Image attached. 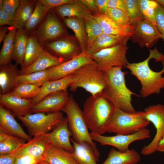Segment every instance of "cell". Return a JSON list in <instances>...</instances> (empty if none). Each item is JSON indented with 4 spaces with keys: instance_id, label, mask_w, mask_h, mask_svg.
Masks as SVG:
<instances>
[{
    "instance_id": "1",
    "label": "cell",
    "mask_w": 164,
    "mask_h": 164,
    "mask_svg": "<svg viewBox=\"0 0 164 164\" xmlns=\"http://www.w3.org/2000/svg\"><path fill=\"white\" fill-rule=\"evenodd\" d=\"M149 51V56L143 61L129 63L125 67L140 81V93L143 97L158 94L164 88V55L156 47Z\"/></svg>"
},
{
    "instance_id": "2",
    "label": "cell",
    "mask_w": 164,
    "mask_h": 164,
    "mask_svg": "<svg viewBox=\"0 0 164 164\" xmlns=\"http://www.w3.org/2000/svg\"><path fill=\"white\" fill-rule=\"evenodd\" d=\"M115 108L104 91L87 98L82 111L91 132L101 135L106 132L108 124Z\"/></svg>"
},
{
    "instance_id": "3",
    "label": "cell",
    "mask_w": 164,
    "mask_h": 164,
    "mask_svg": "<svg viewBox=\"0 0 164 164\" xmlns=\"http://www.w3.org/2000/svg\"><path fill=\"white\" fill-rule=\"evenodd\" d=\"M121 67H114L105 71L107 84L104 91L116 108L134 113L136 111L132 104V96L137 95L127 87L125 73Z\"/></svg>"
},
{
    "instance_id": "4",
    "label": "cell",
    "mask_w": 164,
    "mask_h": 164,
    "mask_svg": "<svg viewBox=\"0 0 164 164\" xmlns=\"http://www.w3.org/2000/svg\"><path fill=\"white\" fill-rule=\"evenodd\" d=\"M61 111L64 112L67 115L69 128L73 140L77 143L85 144L89 146L93 150L99 161V152L88 131L83 111L72 94L70 95L68 101Z\"/></svg>"
},
{
    "instance_id": "5",
    "label": "cell",
    "mask_w": 164,
    "mask_h": 164,
    "mask_svg": "<svg viewBox=\"0 0 164 164\" xmlns=\"http://www.w3.org/2000/svg\"><path fill=\"white\" fill-rule=\"evenodd\" d=\"M72 75V81L69 87L70 91L75 92L82 88L95 96L105 88L107 77L104 71L98 67L96 63H90L81 67Z\"/></svg>"
},
{
    "instance_id": "6",
    "label": "cell",
    "mask_w": 164,
    "mask_h": 164,
    "mask_svg": "<svg viewBox=\"0 0 164 164\" xmlns=\"http://www.w3.org/2000/svg\"><path fill=\"white\" fill-rule=\"evenodd\" d=\"M150 122L143 117V111L130 113L115 108L108 124L106 132L116 134H133L146 128Z\"/></svg>"
},
{
    "instance_id": "7",
    "label": "cell",
    "mask_w": 164,
    "mask_h": 164,
    "mask_svg": "<svg viewBox=\"0 0 164 164\" xmlns=\"http://www.w3.org/2000/svg\"><path fill=\"white\" fill-rule=\"evenodd\" d=\"M17 118L26 128L31 137L49 132L64 118L61 111L47 114L44 112L33 113Z\"/></svg>"
},
{
    "instance_id": "8",
    "label": "cell",
    "mask_w": 164,
    "mask_h": 164,
    "mask_svg": "<svg viewBox=\"0 0 164 164\" xmlns=\"http://www.w3.org/2000/svg\"><path fill=\"white\" fill-rule=\"evenodd\" d=\"M128 48L127 44H122L102 50L90 56L103 71L114 67H125L129 63L126 57Z\"/></svg>"
},
{
    "instance_id": "9",
    "label": "cell",
    "mask_w": 164,
    "mask_h": 164,
    "mask_svg": "<svg viewBox=\"0 0 164 164\" xmlns=\"http://www.w3.org/2000/svg\"><path fill=\"white\" fill-rule=\"evenodd\" d=\"M143 117L152 123L156 131L151 142L144 145L141 151L142 155H148L157 151L158 144L164 136V105L157 104L146 108L143 111Z\"/></svg>"
},
{
    "instance_id": "10",
    "label": "cell",
    "mask_w": 164,
    "mask_h": 164,
    "mask_svg": "<svg viewBox=\"0 0 164 164\" xmlns=\"http://www.w3.org/2000/svg\"><path fill=\"white\" fill-rule=\"evenodd\" d=\"M93 140L101 145H110L116 148L118 150L124 152L129 149L128 147L133 142L139 140L149 138L150 137L149 129L145 128L135 133L128 135L116 134L111 136H105L91 132Z\"/></svg>"
},
{
    "instance_id": "11",
    "label": "cell",
    "mask_w": 164,
    "mask_h": 164,
    "mask_svg": "<svg viewBox=\"0 0 164 164\" xmlns=\"http://www.w3.org/2000/svg\"><path fill=\"white\" fill-rule=\"evenodd\" d=\"M34 34L42 46L47 41L66 36L64 27L53 9L48 13L43 22Z\"/></svg>"
},
{
    "instance_id": "12",
    "label": "cell",
    "mask_w": 164,
    "mask_h": 164,
    "mask_svg": "<svg viewBox=\"0 0 164 164\" xmlns=\"http://www.w3.org/2000/svg\"><path fill=\"white\" fill-rule=\"evenodd\" d=\"M133 34L130 38L134 43L138 44L141 48H150L162 38V34L156 26L151 22L144 19L134 26Z\"/></svg>"
},
{
    "instance_id": "13",
    "label": "cell",
    "mask_w": 164,
    "mask_h": 164,
    "mask_svg": "<svg viewBox=\"0 0 164 164\" xmlns=\"http://www.w3.org/2000/svg\"><path fill=\"white\" fill-rule=\"evenodd\" d=\"M43 46L52 55L63 59L65 62L72 59L81 53L71 38L67 36L49 40Z\"/></svg>"
},
{
    "instance_id": "14",
    "label": "cell",
    "mask_w": 164,
    "mask_h": 164,
    "mask_svg": "<svg viewBox=\"0 0 164 164\" xmlns=\"http://www.w3.org/2000/svg\"><path fill=\"white\" fill-rule=\"evenodd\" d=\"M96 63L86 53V50L72 59L56 66L49 68L48 81H53L64 78L72 74L83 65Z\"/></svg>"
},
{
    "instance_id": "15",
    "label": "cell",
    "mask_w": 164,
    "mask_h": 164,
    "mask_svg": "<svg viewBox=\"0 0 164 164\" xmlns=\"http://www.w3.org/2000/svg\"><path fill=\"white\" fill-rule=\"evenodd\" d=\"M50 145L48 133L40 134L34 136L12 154L15 157L28 155L40 160H44V155Z\"/></svg>"
},
{
    "instance_id": "16",
    "label": "cell",
    "mask_w": 164,
    "mask_h": 164,
    "mask_svg": "<svg viewBox=\"0 0 164 164\" xmlns=\"http://www.w3.org/2000/svg\"><path fill=\"white\" fill-rule=\"evenodd\" d=\"M69 96L67 90L50 94L34 105L32 113H49L61 111L68 101Z\"/></svg>"
},
{
    "instance_id": "17",
    "label": "cell",
    "mask_w": 164,
    "mask_h": 164,
    "mask_svg": "<svg viewBox=\"0 0 164 164\" xmlns=\"http://www.w3.org/2000/svg\"><path fill=\"white\" fill-rule=\"evenodd\" d=\"M1 104L11 110L17 118L32 114L34 105L32 99L20 98L10 92L0 94Z\"/></svg>"
},
{
    "instance_id": "18",
    "label": "cell",
    "mask_w": 164,
    "mask_h": 164,
    "mask_svg": "<svg viewBox=\"0 0 164 164\" xmlns=\"http://www.w3.org/2000/svg\"><path fill=\"white\" fill-rule=\"evenodd\" d=\"M0 129L6 133L29 141L32 138L23 129L9 110L0 104Z\"/></svg>"
},
{
    "instance_id": "19",
    "label": "cell",
    "mask_w": 164,
    "mask_h": 164,
    "mask_svg": "<svg viewBox=\"0 0 164 164\" xmlns=\"http://www.w3.org/2000/svg\"><path fill=\"white\" fill-rule=\"evenodd\" d=\"M48 134L50 145L62 148L73 153L74 148L71 144L70 138L72 134L67 117Z\"/></svg>"
},
{
    "instance_id": "20",
    "label": "cell",
    "mask_w": 164,
    "mask_h": 164,
    "mask_svg": "<svg viewBox=\"0 0 164 164\" xmlns=\"http://www.w3.org/2000/svg\"><path fill=\"white\" fill-rule=\"evenodd\" d=\"M91 15L98 22L103 33L130 38L133 34L134 26L131 24L127 25L119 24L105 14L98 13Z\"/></svg>"
},
{
    "instance_id": "21",
    "label": "cell",
    "mask_w": 164,
    "mask_h": 164,
    "mask_svg": "<svg viewBox=\"0 0 164 164\" xmlns=\"http://www.w3.org/2000/svg\"><path fill=\"white\" fill-rule=\"evenodd\" d=\"M62 58L56 57L44 49L36 60L31 65L19 70L20 75L45 70L65 62Z\"/></svg>"
},
{
    "instance_id": "22",
    "label": "cell",
    "mask_w": 164,
    "mask_h": 164,
    "mask_svg": "<svg viewBox=\"0 0 164 164\" xmlns=\"http://www.w3.org/2000/svg\"><path fill=\"white\" fill-rule=\"evenodd\" d=\"M130 39L128 37L103 33L87 47L86 53L90 56L102 50L122 44H127Z\"/></svg>"
},
{
    "instance_id": "23",
    "label": "cell",
    "mask_w": 164,
    "mask_h": 164,
    "mask_svg": "<svg viewBox=\"0 0 164 164\" xmlns=\"http://www.w3.org/2000/svg\"><path fill=\"white\" fill-rule=\"evenodd\" d=\"M17 66L11 63L0 66V94L11 92L18 84L17 77L19 75V70Z\"/></svg>"
},
{
    "instance_id": "24",
    "label": "cell",
    "mask_w": 164,
    "mask_h": 164,
    "mask_svg": "<svg viewBox=\"0 0 164 164\" xmlns=\"http://www.w3.org/2000/svg\"><path fill=\"white\" fill-rule=\"evenodd\" d=\"M43 158L44 160L50 164H78L72 153L50 145Z\"/></svg>"
},
{
    "instance_id": "25",
    "label": "cell",
    "mask_w": 164,
    "mask_h": 164,
    "mask_svg": "<svg viewBox=\"0 0 164 164\" xmlns=\"http://www.w3.org/2000/svg\"><path fill=\"white\" fill-rule=\"evenodd\" d=\"M140 159L139 154L134 149H129L122 152L112 148L101 164H138Z\"/></svg>"
},
{
    "instance_id": "26",
    "label": "cell",
    "mask_w": 164,
    "mask_h": 164,
    "mask_svg": "<svg viewBox=\"0 0 164 164\" xmlns=\"http://www.w3.org/2000/svg\"><path fill=\"white\" fill-rule=\"evenodd\" d=\"M72 74L62 78L45 82L40 87L38 95L32 99L34 105L40 101L48 95L59 91L67 90L72 81Z\"/></svg>"
},
{
    "instance_id": "27",
    "label": "cell",
    "mask_w": 164,
    "mask_h": 164,
    "mask_svg": "<svg viewBox=\"0 0 164 164\" xmlns=\"http://www.w3.org/2000/svg\"><path fill=\"white\" fill-rule=\"evenodd\" d=\"M35 5V0H20L12 26L17 30L23 28L30 18Z\"/></svg>"
},
{
    "instance_id": "28",
    "label": "cell",
    "mask_w": 164,
    "mask_h": 164,
    "mask_svg": "<svg viewBox=\"0 0 164 164\" xmlns=\"http://www.w3.org/2000/svg\"><path fill=\"white\" fill-rule=\"evenodd\" d=\"M53 9L63 18L71 17L84 18L88 14H91L90 11L78 0H73L55 8Z\"/></svg>"
},
{
    "instance_id": "29",
    "label": "cell",
    "mask_w": 164,
    "mask_h": 164,
    "mask_svg": "<svg viewBox=\"0 0 164 164\" xmlns=\"http://www.w3.org/2000/svg\"><path fill=\"white\" fill-rule=\"evenodd\" d=\"M29 34L24 29L17 30L14 39L12 54V60L21 68L23 66L24 59Z\"/></svg>"
},
{
    "instance_id": "30",
    "label": "cell",
    "mask_w": 164,
    "mask_h": 164,
    "mask_svg": "<svg viewBox=\"0 0 164 164\" xmlns=\"http://www.w3.org/2000/svg\"><path fill=\"white\" fill-rule=\"evenodd\" d=\"M66 25L74 32L79 43L82 52L86 50L87 41L84 18L71 17L65 18Z\"/></svg>"
},
{
    "instance_id": "31",
    "label": "cell",
    "mask_w": 164,
    "mask_h": 164,
    "mask_svg": "<svg viewBox=\"0 0 164 164\" xmlns=\"http://www.w3.org/2000/svg\"><path fill=\"white\" fill-rule=\"evenodd\" d=\"M70 141L74 148L73 153L78 164H97L98 160L89 146L77 143L72 138H70Z\"/></svg>"
},
{
    "instance_id": "32",
    "label": "cell",
    "mask_w": 164,
    "mask_h": 164,
    "mask_svg": "<svg viewBox=\"0 0 164 164\" xmlns=\"http://www.w3.org/2000/svg\"><path fill=\"white\" fill-rule=\"evenodd\" d=\"M35 1L36 5L33 12L23 28L29 34L37 29L51 10L43 5L38 0Z\"/></svg>"
},
{
    "instance_id": "33",
    "label": "cell",
    "mask_w": 164,
    "mask_h": 164,
    "mask_svg": "<svg viewBox=\"0 0 164 164\" xmlns=\"http://www.w3.org/2000/svg\"><path fill=\"white\" fill-rule=\"evenodd\" d=\"M43 50V46L39 42L33 33L29 34L24 59L23 66L21 69L28 67L38 58Z\"/></svg>"
},
{
    "instance_id": "34",
    "label": "cell",
    "mask_w": 164,
    "mask_h": 164,
    "mask_svg": "<svg viewBox=\"0 0 164 164\" xmlns=\"http://www.w3.org/2000/svg\"><path fill=\"white\" fill-rule=\"evenodd\" d=\"M16 32V29L13 26L9 27V31L0 51V66L11 63L12 60L14 42Z\"/></svg>"
},
{
    "instance_id": "35",
    "label": "cell",
    "mask_w": 164,
    "mask_h": 164,
    "mask_svg": "<svg viewBox=\"0 0 164 164\" xmlns=\"http://www.w3.org/2000/svg\"><path fill=\"white\" fill-rule=\"evenodd\" d=\"M25 140L9 135L0 129V155L12 154L25 143Z\"/></svg>"
},
{
    "instance_id": "36",
    "label": "cell",
    "mask_w": 164,
    "mask_h": 164,
    "mask_svg": "<svg viewBox=\"0 0 164 164\" xmlns=\"http://www.w3.org/2000/svg\"><path fill=\"white\" fill-rule=\"evenodd\" d=\"M49 70L33 72L31 73L19 75L17 77L18 84H28L40 87L48 81Z\"/></svg>"
},
{
    "instance_id": "37",
    "label": "cell",
    "mask_w": 164,
    "mask_h": 164,
    "mask_svg": "<svg viewBox=\"0 0 164 164\" xmlns=\"http://www.w3.org/2000/svg\"><path fill=\"white\" fill-rule=\"evenodd\" d=\"M84 19L87 47L103 33L98 22L91 14L87 15Z\"/></svg>"
},
{
    "instance_id": "38",
    "label": "cell",
    "mask_w": 164,
    "mask_h": 164,
    "mask_svg": "<svg viewBox=\"0 0 164 164\" xmlns=\"http://www.w3.org/2000/svg\"><path fill=\"white\" fill-rule=\"evenodd\" d=\"M40 87L28 84H18L10 92L14 95L25 99H33L39 94Z\"/></svg>"
},
{
    "instance_id": "39",
    "label": "cell",
    "mask_w": 164,
    "mask_h": 164,
    "mask_svg": "<svg viewBox=\"0 0 164 164\" xmlns=\"http://www.w3.org/2000/svg\"><path fill=\"white\" fill-rule=\"evenodd\" d=\"M138 7L144 19L156 26L155 10L158 3L155 0H138Z\"/></svg>"
},
{
    "instance_id": "40",
    "label": "cell",
    "mask_w": 164,
    "mask_h": 164,
    "mask_svg": "<svg viewBox=\"0 0 164 164\" xmlns=\"http://www.w3.org/2000/svg\"><path fill=\"white\" fill-rule=\"evenodd\" d=\"M127 14L130 23L134 26L145 19L139 9L138 0H125Z\"/></svg>"
},
{
    "instance_id": "41",
    "label": "cell",
    "mask_w": 164,
    "mask_h": 164,
    "mask_svg": "<svg viewBox=\"0 0 164 164\" xmlns=\"http://www.w3.org/2000/svg\"><path fill=\"white\" fill-rule=\"evenodd\" d=\"M105 14L119 24L122 25L131 24L128 15L120 9L108 8Z\"/></svg>"
},
{
    "instance_id": "42",
    "label": "cell",
    "mask_w": 164,
    "mask_h": 164,
    "mask_svg": "<svg viewBox=\"0 0 164 164\" xmlns=\"http://www.w3.org/2000/svg\"><path fill=\"white\" fill-rule=\"evenodd\" d=\"M19 4L20 0H0V5L4 10L13 19Z\"/></svg>"
},
{
    "instance_id": "43",
    "label": "cell",
    "mask_w": 164,
    "mask_h": 164,
    "mask_svg": "<svg viewBox=\"0 0 164 164\" xmlns=\"http://www.w3.org/2000/svg\"><path fill=\"white\" fill-rule=\"evenodd\" d=\"M155 17L157 28L162 34L164 32V8L159 3L155 10Z\"/></svg>"
},
{
    "instance_id": "44",
    "label": "cell",
    "mask_w": 164,
    "mask_h": 164,
    "mask_svg": "<svg viewBox=\"0 0 164 164\" xmlns=\"http://www.w3.org/2000/svg\"><path fill=\"white\" fill-rule=\"evenodd\" d=\"M73 0H38L43 5L53 9L63 4L72 2Z\"/></svg>"
},
{
    "instance_id": "45",
    "label": "cell",
    "mask_w": 164,
    "mask_h": 164,
    "mask_svg": "<svg viewBox=\"0 0 164 164\" xmlns=\"http://www.w3.org/2000/svg\"><path fill=\"white\" fill-rule=\"evenodd\" d=\"M14 19L6 13L0 5V26H12Z\"/></svg>"
},
{
    "instance_id": "46",
    "label": "cell",
    "mask_w": 164,
    "mask_h": 164,
    "mask_svg": "<svg viewBox=\"0 0 164 164\" xmlns=\"http://www.w3.org/2000/svg\"><path fill=\"white\" fill-rule=\"evenodd\" d=\"M42 161L30 156L23 155L16 157L15 164H37Z\"/></svg>"
},
{
    "instance_id": "47",
    "label": "cell",
    "mask_w": 164,
    "mask_h": 164,
    "mask_svg": "<svg viewBox=\"0 0 164 164\" xmlns=\"http://www.w3.org/2000/svg\"><path fill=\"white\" fill-rule=\"evenodd\" d=\"M78 1L90 11L91 14L100 13L97 7L95 0Z\"/></svg>"
},
{
    "instance_id": "48",
    "label": "cell",
    "mask_w": 164,
    "mask_h": 164,
    "mask_svg": "<svg viewBox=\"0 0 164 164\" xmlns=\"http://www.w3.org/2000/svg\"><path fill=\"white\" fill-rule=\"evenodd\" d=\"M108 8L120 9L128 15L125 0H108Z\"/></svg>"
},
{
    "instance_id": "49",
    "label": "cell",
    "mask_w": 164,
    "mask_h": 164,
    "mask_svg": "<svg viewBox=\"0 0 164 164\" xmlns=\"http://www.w3.org/2000/svg\"><path fill=\"white\" fill-rule=\"evenodd\" d=\"M15 159L12 154L0 155V164H15Z\"/></svg>"
},
{
    "instance_id": "50",
    "label": "cell",
    "mask_w": 164,
    "mask_h": 164,
    "mask_svg": "<svg viewBox=\"0 0 164 164\" xmlns=\"http://www.w3.org/2000/svg\"><path fill=\"white\" fill-rule=\"evenodd\" d=\"M100 13L105 14L108 7V0H95Z\"/></svg>"
},
{
    "instance_id": "51",
    "label": "cell",
    "mask_w": 164,
    "mask_h": 164,
    "mask_svg": "<svg viewBox=\"0 0 164 164\" xmlns=\"http://www.w3.org/2000/svg\"><path fill=\"white\" fill-rule=\"evenodd\" d=\"M9 27L7 26H0V43L3 41L9 30Z\"/></svg>"
},
{
    "instance_id": "52",
    "label": "cell",
    "mask_w": 164,
    "mask_h": 164,
    "mask_svg": "<svg viewBox=\"0 0 164 164\" xmlns=\"http://www.w3.org/2000/svg\"><path fill=\"white\" fill-rule=\"evenodd\" d=\"M157 151L161 152H164V136L158 144Z\"/></svg>"
},
{
    "instance_id": "53",
    "label": "cell",
    "mask_w": 164,
    "mask_h": 164,
    "mask_svg": "<svg viewBox=\"0 0 164 164\" xmlns=\"http://www.w3.org/2000/svg\"><path fill=\"white\" fill-rule=\"evenodd\" d=\"M155 1L164 8V0H156Z\"/></svg>"
},
{
    "instance_id": "54",
    "label": "cell",
    "mask_w": 164,
    "mask_h": 164,
    "mask_svg": "<svg viewBox=\"0 0 164 164\" xmlns=\"http://www.w3.org/2000/svg\"><path fill=\"white\" fill-rule=\"evenodd\" d=\"M37 164H50L47 162L43 160L39 162Z\"/></svg>"
},
{
    "instance_id": "55",
    "label": "cell",
    "mask_w": 164,
    "mask_h": 164,
    "mask_svg": "<svg viewBox=\"0 0 164 164\" xmlns=\"http://www.w3.org/2000/svg\"><path fill=\"white\" fill-rule=\"evenodd\" d=\"M162 39L164 40V32L162 34Z\"/></svg>"
}]
</instances>
